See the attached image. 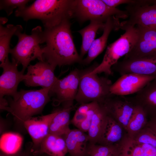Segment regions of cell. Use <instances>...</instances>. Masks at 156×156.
Masks as SVG:
<instances>
[{"label": "cell", "mask_w": 156, "mask_h": 156, "mask_svg": "<svg viewBox=\"0 0 156 156\" xmlns=\"http://www.w3.org/2000/svg\"><path fill=\"white\" fill-rule=\"evenodd\" d=\"M69 20L55 26L44 28L42 47L43 60L56 68L79 63L83 59L78 53L74 43Z\"/></svg>", "instance_id": "6da1fadb"}, {"label": "cell", "mask_w": 156, "mask_h": 156, "mask_svg": "<svg viewBox=\"0 0 156 156\" xmlns=\"http://www.w3.org/2000/svg\"><path fill=\"white\" fill-rule=\"evenodd\" d=\"M76 0H37L30 5L17 9L15 16L28 21L40 20L44 28L57 25L73 17Z\"/></svg>", "instance_id": "7a4b0ae2"}, {"label": "cell", "mask_w": 156, "mask_h": 156, "mask_svg": "<svg viewBox=\"0 0 156 156\" xmlns=\"http://www.w3.org/2000/svg\"><path fill=\"white\" fill-rule=\"evenodd\" d=\"M50 89H21L14 97L8 98V105L3 110L10 112L17 122L23 126L26 120L41 114L51 101L49 94Z\"/></svg>", "instance_id": "3957f363"}, {"label": "cell", "mask_w": 156, "mask_h": 156, "mask_svg": "<svg viewBox=\"0 0 156 156\" xmlns=\"http://www.w3.org/2000/svg\"><path fill=\"white\" fill-rule=\"evenodd\" d=\"M22 30L18 31L15 34L18 38V42L9 51L14 60L19 64L22 66V70L24 72L30 62L36 59L39 61H44L43 58L42 47L40 44L44 43L43 30L41 26H38L33 28L30 35Z\"/></svg>", "instance_id": "277c9868"}, {"label": "cell", "mask_w": 156, "mask_h": 156, "mask_svg": "<svg viewBox=\"0 0 156 156\" xmlns=\"http://www.w3.org/2000/svg\"><path fill=\"white\" fill-rule=\"evenodd\" d=\"M125 31V33L117 40L107 47L101 62L89 72L90 74L104 73L112 75V67L118 60L127 55L132 48L138 37L136 27L130 25L120 26L119 29Z\"/></svg>", "instance_id": "5b68a950"}, {"label": "cell", "mask_w": 156, "mask_h": 156, "mask_svg": "<svg viewBox=\"0 0 156 156\" xmlns=\"http://www.w3.org/2000/svg\"><path fill=\"white\" fill-rule=\"evenodd\" d=\"M91 70L84 73L80 79L75 100L80 104L93 101L101 103L113 95L110 91L111 81L98 74L90 73Z\"/></svg>", "instance_id": "8992f818"}, {"label": "cell", "mask_w": 156, "mask_h": 156, "mask_svg": "<svg viewBox=\"0 0 156 156\" xmlns=\"http://www.w3.org/2000/svg\"><path fill=\"white\" fill-rule=\"evenodd\" d=\"M114 17L125 19L128 15L126 10L109 7L102 0H76L73 17L80 23L92 20L105 23Z\"/></svg>", "instance_id": "52a82bcc"}, {"label": "cell", "mask_w": 156, "mask_h": 156, "mask_svg": "<svg viewBox=\"0 0 156 156\" xmlns=\"http://www.w3.org/2000/svg\"><path fill=\"white\" fill-rule=\"evenodd\" d=\"M85 73H82L81 70L75 68L62 79L58 78L49 92L51 98L52 97V103L54 106L62 104L64 107H73L80 78Z\"/></svg>", "instance_id": "ba28073f"}, {"label": "cell", "mask_w": 156, "mask_h": 156, "mask_svg": "<svg viewBox=\"0 0 156 156\" xmlns=\"http://www.w3.org/2000/svg\"><path fill=\"white\" fill-rule=\"evenodd\" d=\"M18 63L12 59L10 62L9 59L3 63L0 64V67L3 70L0 77V108H3L7 106V100L3 98L5 96L14 97L18 91L19 83L24 79V71H19Z\"/></svg>", "instance_id": "9c48e42d"}, {"label": "cell", "mask_w": 156, "mask_h": 156, "mask_svg": "<svg viewBox=\"0 0 156 156\" xmlns=\"http://www.w3.org/2000/svg\"><path fill=\"white\" fill-rule=\"evenodd\" d=\"M113 94L101 103L107 114L125 131L136 105L132 97Z\"/></svg>", "instance_id": "30bf717a"}, {"label": "cell", "mask_w": 156, "mask_h": 156, "mask_svg": "<svg viewBox=\"0 0 156 156\" xmlns=\"http://www.w3.org/2000/svg\"><path fill=\"white\" fill-rule=\"evenodd\" d=\"M151 1L144 0L138 4L127 5L126 10L128 19L120 22L119 26L136 25L156 29V5H150Z\"/></svg>", "instance_id": "8fae6325"}, {"label": "cell", "mask_w": 156, "mask_h": 156, "mask_svg": "<svg viewBox=\"0 0 156 156\" xmlns=\"http://www.w3.org/2000/svg\"><path fill=\"white\" fill-rule=\"evenodd\" d=\"M27 68L23 81L29 87L51 88L58 78L54 74L55 68L45 61L29 65Z\"/></svg>", "instance_id": "7c38bea8"}, {"label": "cell", "mask_w": 156, "mask_h": 156, "mask_svg": "<svg viewBox=\"0 0 156 156\" xmlns=\"http://www.w3.org/2000/svg\"><path fill=\"white\" fill-rule=\"evenodd\" d=\"M138 37L136 42L124 59L156 56V29L136 25Z\"/></svg>", "instance_id": "4fadbf2b"}, {"label": "cell", "mask_w": 156, "mask_h": 156, "mask_svg": "<svg viewBox=\"0 0 156 156\" xmlns=\"http://www.w3.org/2000/svg\"><path fill=\"white\" fill-rule=\"evenodd\" d=\"M156 77L154 75L125 74L112 83L110 92L112 94L122 96L136 94Z\"/></svg>", "instance_id": "5bb4252c"}, {"label": "cell", "mask_w": 156, "mask_h": 156, "mask_svg": "<svg viewBox=\"0 0 156 156\" xmlns=\"http://www.w3.org/2000/svg\"><path fill=\"white\" fill-rule=\"evenodd\" d=\"M112 70L121 76L129 73L156 76V56L124 59L114 64Z\"/></svg>", "instance_id": "9a60e30c"}, {"label": "cell", "mask_w": 156, "mask_h": 156, "mask_svg": "<svg viewBox=\"0 0 156 156\" xmlns=\"http://www.w3.org/2000/svg\"><path fill=\"white\" fill-rule=\"evenodd\" d=\"M58 112L57 110L45 115L32 117L24 122L23 126L32 140L31 151L33 155L37 151L43 140L49 133L50 124Z\"/></svg>", "instance_id": "2e32d148"}, {"label": "cell", "mask_w": 156, "mask_h": 156, "mask_svg": "<svg viewBox=\"0 0 156 156\" xmlns=\"http://www.w3.org/2000/svg\"><path fill=\"white\" fill-rule=\"evenodd\" d=\"M116 17L109 18L105 22L102 35L95 39L91 45L87 57L83 60L82 64L88 65L100 54L105 48L109 35L113 29L117 30L120 22Z\"/></svg>", "instance_id": "e0dca14e"}, {"label": "cell", "mask_w": 156, "mask_h": 156, "mask_svg": "<svg viewBox=\"0 0 156 156\" xmlns=\"http://www.w3.org/2000/svg\"><path fill=\"white\" fill-rule=\"evenodd\" d=\"M136 105L141 107L147 116L156 115V77L132 97Z\"/></svg>", "instance_id": "ac0fdd59"}, {"label": "cell", "mask_w": 156, "mask_h": 156, "mask_svg": "<svg viewBox=\"0 0 156 156\" xmlns=\"http://www.w3.org/2000/svg\"><path fill=\"white\" fill-rule=\"evenodd\" d=\"M71 156H88V134L79 129H73L63 136Z\"/></svg>", "instance_id": "d6986e66"}, {"label": "cell", "mask_w": 156, "mask_h": 156, "mask_svg": "<svg viewBox=\"0 0 156 156\" xmlns=\"http://www.w3.org/2000/svg\"><path fill=\"white\" fill-rule=\"evenodd\" d=\"M68 153L65 140L62 136L49 133L41 142L33 155L46 154L51 156H65Z\"/></svg>", "instance_id": "ffe728a7"}, {"label": "cell", "mask_w": 156, "mask_h": 156, "mask_svg": "<svg viewBox=\"0 0 156 156\" xmlns=\"http://www.w3.org/2000/svg\"><path fill=\"white\" fill-rule=\"evenodd\" d=\"M123 129L121 125L107 114L97 144L107 146L119 143L124 137L123 135Z\"/></svg>", "instance_id": "44dd1931"}, {"label": "cell", "mask_w": 156, "mask_h": 156, "mask_svg": "<svg viewBox=\"0 0 156 156\" xmlns=\"http://www.w3.org/2000/svg\"><path fill=\"white\" fill-rule=\"evenodd\" d=\"M105 23L97 20H91L88 25L77 31L82 37L80 56L82 59L95 39L98 30L103 29Z\"/></svg>", "instance_id": "7402d4cb"}, {"label": "cell", "mask_w": 156, "mask_h": 156, "mask_svg": "<svg viewBox=\"0 0 156 156\" xmlns=\"http://www.w3.org/2000/svg\"><path fill=\"white\" fill-rule=\"evenodd\" d=\"M73 108V107H64L58 110L57 113L50 124L49 133L63 136L70 130V114Z\"/></svg>", "instance_id": "603a6c76"}, {"label": "cell", "mask_w": 156, "mask_h": 156, "mask_svg": "<svg viewBox=\"0 0 156 156\" xmlns=\"http://www.w3.org/2000/svg\"><path fill=\"white\" fill-rule=\"evenodd\" d=\"M21 25H14L8 24L4 27L0 24V64L4 62L8 59V54L11 49L10 40L13 36L18 31L23 30Z\"/></svg>", "instance_id": "cb8c5ba5"}, {"label": "cell", "mask_w": 156, "mask_h": 156, "mask_svg": "<svg viewBox=\"0 0 156 156\" xmlns=\"http://www.w3.org/2000/svg\"><path fill=\"white\" fill-rule=\"evenodd\" d=\"M94 114L90 128L88 131L89 143L97 144L100 138L103 127L107 113L100 103Z\"/></svg>", "instance_id": "d4e9b609"}, {"label": "cell", "mask_w": 156, "mask_h": 156, "mask_svg": "<svg viewBox=\"0 0 156 156\" xmlns=\"http://www.w3.org/2000/svg\"><path fill=\"white\" fill-rule=\"evenodd\" d=\"M148 116L144 109L136 105L127 126V135L133 138L147 125Z\"/></svg>", "instance_id": "484cf974"}, {"label": "cell", "mask_w": 156, "mask_h": 156, "mask_svg": "<svg viewBox=\"0 0 156 156\" xmlns=\"http://www.w3.org/2000/svg\"><path fill=\"white\" fill-rule=\"evenodd\" d=\"M119 156H146V144L140 143L127 135L120 143Z\"/></svg>", "instance_id": "4316f807"}, {"label": "cell", "mask_w": 156, "mask_h": 156, "mask_svg": "<svg viewBox=\"0 0 156 156\" xmlns=\"http://www.w3.org/2000/svg\"><path fill=\"white\" fill-rule=\"evenodd\" d=\"M23 141L19 134L8 132L3 134L0 139L1 151L8 154L16 153L20 151Z\"/></svg>", "instance_id": "83f0119b"}, {"label": "cell", "mask_w": 156, "mask_h": 156, "mask_svg": "<svg viewBox=\"0 0 156 156\" xmlns=\"http://www.w3.org/2000/svg\"><path fill=\"white\" fill-rule=\"evenodd\" d=\"M120 143L113 145L103 146L88 143V156H119Z\"/></svg>", "instance_id": "f1b7e54d"}, {"label": "cell", "mask_w": 156, "mask_h": 156, "mask_svg": "<svg viewBox=\"0 0 156 156\" xmlns=\"http://www.w3.org/2000/svg\"><path fill=\"white\" fill-rule=\"evenodd\" d=\"M132 138L138 142L156 148V135L146 125Z\"/></svg>", "instance_id": "f546056e"}, {"label": "cell", "mask_w": 156, "mask_h": 156, "mask_svg": "<svg viewBox=\"0 0 156 156\" xmlns=\"http://www.w3.org/2000/svg\"><path fill=\"white\" fill-rule=\"evenodd\" d=\"M31 0H1L0 10H3L8 16L10 15L14 9H22L26 7V4Z\"/></svg>", "instance_id": "4dcf8cb0"}, {"label": "cell", "mask_w": 156, "mask_h": 156, "mask_svg": "<svg viewBox=\"0 0 156 156\" xmlns=\"http://www.w3.org/2000/svg\"><path fill=\"white\" fill-rule=\"evenodd\" d=\"M109 7L115 8L122 4L133 5L139 3L140 0H102Z\"/></svg>", "instance_id": "1f68e13d"}, {"label": "cell", "mask_w": 156, "mask_h": 156, "mask_svg": "<svg viewBox=\"0 0 156 156\" xmlns=\"http://www.w3.org/2000/svg\"><path fill=\"white\" fill-rule=\"evenodd\" d=\"M32 146V144L28 150L23 151H20L16 153L12 154L5 153L1 151L0 156H32L33 155L31 151Z\"/></svg>", "instance_id": "d6a6232c"}, {"label": "cell", "mask_w": 156, "mask_h": 156, "mask_svg": "<svg viewBox=\"0 0 156 156\" xmlns=\"http://www.w3.org/2000/svg\"><path fill=\"white\" fill-rule=\"evenodd\" d=\"M86 114L79 112L76 111L71 122L75 126L85 120L86 118Z\"/></svg>", "instance_id": "836d02e7"}, {"label": "cell", "mask_w": 156, "mask_h": 156, "mask_svg": "<svg viewBox=\"0 0 156 156\" xmlns=\"http://www.w3.org/2000/svg\"><path fill=\"white\" fill-rule=\"evenodd\" d=\"M92 120L86 118L82 122L76 125V126L78 129L85 132L89 131L91 125Z\"/></svg>", "instance_id": "e575fe53"}, {"label": "cell", "mask_w": 156, "mask_h": 156, "mask_svg": "<svg viewBox=\"0 0 156 156\" xmlns=\"http://www.w3.org/2000/svg\"><path fill=\"white\" fill-rule=\"evenodd\" d=\"M96 101L81 104L76 111L79 112L86 114L94 106Z\"/></svg>", "instance_id": "d590c367"}, {"label": "cell", "mask_w": 156, "mask_h": 156, "mask_svg": "<svg viewBox=\"0 0 156 156\" xmlns=\"http://www.w3.org/2000/svg\"><path fill=\"white\" fill-rule=\"evenodd\" d=\"M146 126L152 130L156 135V115L150 117Z\"/></svg>", "instance_id": "8d00e7d4"}, {"label": "cell", "mask_w": 156, "mask_h": 156, "mask_svg": "<svg viewBox=\"0 0 156 156\" xmlns=\"http://www.w3.org/2000/svg\"><path fill=\"white\" fill-rule=\"evenodd\" d=\"M8 19L5 17H1L0 18V24L3 25L6 23Z\"/></svg>", "instance_id": "74e56055"}, {"label": "cell", "mask_w": 156, "mask_h": 156, "mask_svg": "<svg viewBox=\"0 0 156 156\" xmlns=\"http://www.w3.org/2000/svg\"><path fill=\"white\" fill-rule=\"evenodd\" d=\"M40 156H51L50 155H48L46 154H43L40 155H39Z\"/></svg>", "instance_id": "f35d334b"}, {"label": "cell", "mask_w": 156, "mask_h": 156, "mask_svg": "<svg viewBox=\"0 0 156 156\" xmlns=\"http://www.w3.org/2000/svg\"><path fill=\"white\" fill-rule=\"evenodd\" d=\"M153 4L156 5V0L153 1Z\"/></svg>", "instance_id": "ab89813d"}]
</instances>
